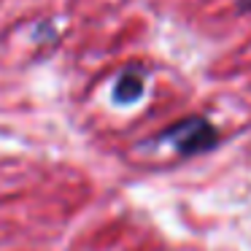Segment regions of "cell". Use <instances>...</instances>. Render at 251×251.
I'll return each instance as SVG.
<instances>
[{
    "mask_svg": "<svg viewBox=\"0 0 251 251\" xmlns=\"http://www.w3.org/2000/svg\"><path fill=\"white\" fill-rule=\"evenodd\" d=\"M162 141H168L178 154H200L216 143V130L205 119H184L162 132Z\"/></svg>",
    "mask_w": 251,
    "mask_h": 251,
    "instance_id": "1",
    "label": "cell"
},
{
    "mask_svg": "<svg viewBox=\"0 0 251 251\" xmlns=\"http://www.w3.org/2000/svg\"><path fill=\"white\" fill-rule=\"evenodd\" d=\"M143 95V78L138 71H127L122 73V78L116 81V89H114V98L119 103H132Z\"/></svg>",
    "mask_w": 251,
    "mask_h": 251,
    "instance_id": "2",
    "label": "cell"
}]
</instances>
